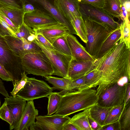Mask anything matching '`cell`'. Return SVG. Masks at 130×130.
<instances>
[{
    "instance_id": "obj_41",
    "label": "cell",
    "mask_w": 130,
    "mask_h": 130,
    "mask_svg": "<svg viewBox=\"0 0 130 130\" xmlns=\"http://www.w3.org/2000/svg\"><path fill=\"white\" fill-rule=\"evenodd\" d=\"M0 78L4 80L12 81V80L10 76L6 69L0 63Z\"/></svg>"
},
{
    "instance_id": "obj_28",
    "label": "cell",
    "mask_w": 130,
    "mask_h": 130,
    "mask_svg": "<svg viewBox=\"0 0 130 130\" xmlns=\"http://www.w3.org/2000/svg\"><path fill=\"white\" fill-rule=\"evenodd\" d=\"M129 16L127 15L125 19L120 25L121 33L120 41L124 42L129 48H130Z\"/></svg>"
},
{
    "instance_id": "obj_44",
    "label": "cell",
    "mask_w": 130,
    "mask_h": 130,
    "mask_svg": "<svg viewBox=\"0 0 130 130\" xmlns=\"http://www.w3.org/2000/svg\"><path fill=\"white\" fill-rule=\"evenodd\" d=\"M22 8L25 13H29L33 12L35 8L34 6L30 4H25L24 1L22 2Z\"/></svg>"
},
{
    "instance_id": "obj_5",
    "label": "cell",
    "mask_w": 130,
    "mask_h": 130,
    "mask_svg": "<svg viewBox=\"0 0 130 130\" xmlns=\"http://www.w3.org/2000/svg\"><path fill=\"white\" fill-rule=\"evenodd\" d=\"M83 20L87 31V41L86 43L85 49L95 59L103 43L111 32L96 22L88 19Z\"/></svg>"
},
{
    "instance_id": "obj_54",
    "label": "cell",
    "mask_w": 130,
    "mask_h": 130,
    "mask_svg": "<svg viewBox=\"0 0 130 130\" xmlns=\"http://www.w3.org/2000/svg\"><path fill=\"white\" fill-rule=\"evenodd\" d=\"M0 104H1V102H0Z\"/></svg>"
},
{
    "instance_id": "obj_46",
    "label": "cell",
    "mask_w": 130,
    "mask_h": 130,
    "mask_svg": "<svg viewBox=\"0 0 130 130\" xmlns=\"http://www.w3.org/2000/svg\"><path fill=\"white\" fill-rule=\"evenodd\" d=\"M62 130H78V129L73 124L68 122L63 125Z\"/></svg>"
},
{
    "instance_id": "obj_24",
    "label": "cell",
    "mask_w": 130,
    "mask_h": 130,
    "mask_svg": "<svg viewBox=\"0 0 130 130\" xmlns=\"http://www.w3.org/2000/svg\"><path fill=\"white\" fill-rule=\"evenodd\" d=\"M102 8L113 18H116L120 20L122 4L119 0H104Z\"/></svg>"
},
{
    "instance_id": "obj_45",
    "label": "cell",
    "mask_w": 130,
    "mask_h": 130,
    "mask_svg": "<svg viewBox=\"0 0 130 130\" xmlns=\"http://www.w3.org/2000/svg\"><path fill=\"white\" fill-rule=\"evenodd\" d=\"M88 120L89 124L92 130H100L102 127L90 116L88 118Z\"/></svg>"
},
{
    "instance_id": "obj_10",
    "label": "cell",
    "mask_w": 130,
    "mask_h": 130,
    "mask_svg": "<svg viewBox=\"0 0 130 130\" xmlns=\"http://www.w3.org/2000/svg\"><path fill=\"white\" fill-rule=\"evenodd\" d=\"M71 118L55 114L50 116H38L36 121L29 128L31 130H62L63 125L68 122Z\"/></svg>"
},
{
    "instance_id": "obj_27",
    "label": "cell",
    "mask_w": 130,
    "mask_h": 130,
    "mask_svg": "<svg viewBox=\"0 0 130 130\" xmlns=\"http://www.w3.org/2000/svg\"><path fill=\"white\" fill-rule=\"evenodd\" d=\"M67 35L60 37L52 44L54 50L64 54L72 57L70 49L66 39Z\"/></svg>"
},
{
    "instance_id": "obj_3",
    "label": "cell",
    "mask_w": 130,
    "mask_h": 130,
    "mask_svg": "<svg viewBox=\"0 0 130 130\" xmlns=\"http://www.w3.org/2000/svg\"><path fill=\"white\" fill-rule=\"evenodd\" d=\"M0 63L10 76L13 86L21 79L24 72L21 58L12 50L3 36L0 35Z\"/></svg>"
},
{
    "instance_id": "obj_13",
    "label": "cell",
    "mask_w": 130,
    "mask_h": 130,
    "mask_svg": "<svg viewBox=\"0 0 130 130\" xmlns=\"http://www.w3.org/2000/svg\"><path fill=\"white\" fill-rule=\"evenodd\" d=\"M79 0H54V5L68 21L82 17L79 11Z\"/></svg>"
},
{
    "instance_id": "obj_15",
    "label": "cell",
    "mask_w": 130,
    "mask_h": 130,
    "mask_svg": "<svg viewBox=\"0 0 130 130\" xmlns=\"http://www.w3.org/2000/svg\"><path fill=\"white\" fill-rule=\"evenodd\" d=\"M32 29L36 35L38 34H41L52 44L60 37L70 33L67 28L59 23Z\"/></svg>"
},
{
    "instance_id": "obj_23",
    "label": "cell",
    "mask_w": 130,
    "mask_h": 130,
    "mask_svg": "<svg viewBox=\"0 0 130 130\" xmlns=\"http://www.w3.org/2000/svg\"><path fill=\"white\" fill-rule=\"evenodd\" d=\"M121 36L119 26L112 31L107 37L102 45L96 58L101 57L109 50L117 41L120 39Z\"/></svg>"
},
{
    "instance_id": "obj_51",
    "label": "cell",
    "mask_w": 130,
    "mask_h": 130,
    "mask_svg": "<svg viewBox=\"0 0 130 130\" xmlns=\"http://www.w3.org/2000/svg\"><path fill=\"white\" fill-rule=\"evenodd\" d=\"M0 35L2 36H5L4 34L1 30L0 28Z\"/></svg>"
},
{
    "instance_id": "obj_11",
    "label": "cell",
    "mask_w": 130,
    "mask_h": 130,
    "mask_svg": "<svg viewBox=\"0 0 130 130\" xmlns=\"http://www.w3.org/2000/svg\"><path fill=\"white\" fill-rule=\"evenodd\" d=\"M3 36L12 50L21 58L27 54L42 51L40 46L34 41L29 42L24 38L19 39L10 36Z\"/></svg>"
},
{
    "instance_id": "obj_9",
    "label": "cell",
    "mask_w": 130,
    "mask_h": 130,
    "mask_svg": "<svg viewBox=\"0 0 130 130\" xmlns=\"http://www.w3.org/2000/svg\"><path fill=\"white\" fill-rule=\"evenodd\" d=\"M126 84L121 86L117 82L110 85L97 96V105L108 108L123 104Z\"/></svg>"
},
{
    "instance_id": "obj_39",
    "label": "cell",
    "mask_w": 130,
    "mask_h": 130,
    "mask_svg": "<svg viewBox=\"0 0 130 130\" xmlns=\"http://www.w3.org/2000/svg\"><path fill=\"white\" fill-rule=\"evenodd\" d=\"M0 3L19 8H22V3L20 0H0Z\"/></svg>"
},
{
    "instance_id": "obj_48",
    "label": "cell",
    "mask_w": 130,
    "mask_h": 130,
    "mask_svg": "<svg viewBox=\"0 0 130 130\" xmlns=\"http://www.w3.org/2000/svg\"><path fill=\"white\" fill-rule=\"evenodd\" d=\"M0 93L6 98L10 96L7 92L5 89L3 84L0 82Z\"/></svg>"
},
{
    "instance_id": "obj_50",
    "label": "cell",
    "mask_w": 130,
    "mask_h": 130,
    "mask_svg": "<svg viewBox=\"0 0 130 130\" xmlns=\"http://www.w3.org/2000/svg\"><path fill=\"white\" fill-rule=\"evenodd\" d=\"M128 0H119L120 2L122 5H123V3L126 1Z\"/></svg>"
},
{
    "instance_id": "obj_17",
    "label": "cell",
    "mask_w": 130,
    "mask_h": 130,
    "mask_svg": "<svg viewBox=\"0 0 130 130\" xmlns=\"http://www.w3.org/2000/svg\"><path fill=\"white\" fill-rule=\"evenodd\" d=\"M92 61H77L72 58L68 72L67 78L72 80L85 75L91 71Z\"/></svg>"
},
{
    "instance_id": "obj_19",
    "label": "cell",
    "mask_w": 130,
    "mask_h": 130,
    "mask_svg": "<svg viewBox=\"0 0 130 130\" xmlns=\"http://www.w3.org/2000/svg\"><path fill=\"white\" fill-rule=\"evenodd\" d=\"M35 0L41 5L57 21L66 27L70 34L77 35L76 32L71 22L63 16L54 5L47 0Z\"/></svg>"
},
{
    "instance_id": "obj_4",
    "label": "cell",
    "mask_w": 130,
    "mask_h": 130,
    "mask_svg": "<svg viewBox=\"0 0 130 130\" xmlns=\"http://www.w3.org/2000/svg\"><path fill=\"white\" fill-rule=\"evenodd\" d=\"M22 69L27 74L45 77L53 75L51 62L42 52L26 54L21 58Z\"/></svg>"
},
{
    "instance_id": "obj_12",
    "label": "cell",
    "mask_w": 130,
    "mask_h": 130,
    "mask_svg": "<svg viewBox=\"0 0 130 130\" xmlns=\"http://www.w3.org/2000/svg\"><path fill=\"white\" fill-rule=\"evenodd\" d=\"M23 23L28 26L33 28H38L59 22L51 15L37 8L29 13H25Z\"/></svg>"
},
{
    "instance_id": "obj_55",
    "label": "cell",
    "mask_w": 130,
    "mask_h": 130,
    "mask_svg": "<svg viewBox=\"0 0 130 130\" xmlns=\"http://www.w3.org/2000/svg\"><path fill=\"white\" fill-rule=\"evenodd\" d=\"M0 119H1V118H0Z\"/></svg>"
},
{
    "instance_id": "obj_1",
    "label": "cell",
    "mask_w": 130,
    "mask_h": 130,
    "mask_svg": "<svg viewBox=\"0 0 130 130\" xmlns=\"http://www.w3.org/2000/svg\"><path fill=\"white\" fill-rule=\"evenodd\" d=\"M120 39L102 56L92 61L91 71L97 78V96L111 84L124 77L130 80V48Z\"/></svg>"
},
{
    "instance_id": "obj_20",
    "label": "cell",
    "mask_w": 130,
    "mask_h": 130,
    "mask_svg": "<svg viewBox=\"0 0 130 130\" xmlns=\"http://www.w3.org/2000/svg\"><path fill=\"white\" fill-rule=\"evenodd\" d=\"M0 10L18 28L23 23L25 14L22 8H19L0 3Z\"/></svg>"
},
{
    "instance_id": "obj_52",
    "label": "cell",
    "mask_w": 130,
    "mask_h": 130,
    "mask_svg": "<svg viewBox=\"0 0 130 130\" xmlns=\"http://www.w3.org/2000/svg\"><path fill=\"white\" fill-rule=\"evenodd\" d=\"M0 82L2 83H3L2 82V80L1 79H0Z\"/></svg>"
},
{
    "instance_id": "obj_7",
    "label": "cell",
    "mask_w": 130,
    "mask_h": 130,
    "mask_svg": "<svg viewBox=\"0 0 130 130\" xmlns=\"http://www.w3.org/2000/svg\"><path fill=\"white\" fill-rule=\"evenodd\" d=\"M53 90L44 81L35 78L28 77L24 86L17 93L16 96L26 101L47 97Z\"/></svg>"
},
{
    "instance_id": "obj_36",
    "label": "cell",
    "mask_w": 130,
    "mask_h": 130,
    "mask_svg": "<svg viewBox=\"0 0 130 130\" xmlns=\"http://www.w3.org/2000/svg\"><path fill=\"white\" fill-rule=\"evenodd\" d=\"M0 28L5 36H10L17 37L15 32L11 27L0 17Z\"/></svg>"
},
{
    "instance_id": "obj_18",
    "label": "cell",
    "mask_w": 130,
    "mask_h": 130,
    "mask_svg": "<svg viewBox=\"0 0 130 130\" xmlns=\"http://www.w3.org/2000/svg\"><path fill=\"white\" fill-rule=\"evenodd\" d=\"M38 111L34 106L33 100L28 101L21 120L14 130H28L35 123Z\"/></svg>"
},
{
    "instance_id": "obj_26",
    "label": "cell",
    "mask_w": 130,
    "mask_h": 130,
    "mask_svg": "<svg viewBox=\"0 0 130 130\" xmlns=\"http://www.w3.org/2000/svg\"><path fill=\"white\" fill-rule=\"evenodd\" d=\"M44 77L45 80L53 85V90H59L61 91V92L64 91L68 89L71 80L66 78H59L50 75L46 76Z\"/></svg>"
},
{
    "instance_id": "obj_14",
    "label": "cell",
    "mask_w": 130,
    "mask_h": 130,
    "mask_svg": "<svg viewBox=\"0 0 130 130\" xmlns=\"http://www.w3.org/2000/svg\"><path fill=\"white\" fill-rule=\"evenodd\" d=\"M5 101L12 115L13 121L9 129H14L20 122L24 111L26 101L16 96H11L5 98Z\"/></svg>"
},
{
    "instance_id": "obj_8",
    "label": "cell",
    "mask_w": 130,
    "mask_h": 130,
    "mask_svg": "<svg viewBox=\"0 0 130 130\" xmlns=\"http://www.w3.org/2000/svg\"><path fill=\"white\" fill-rule=\"evenodd\" d=\"M34 41L40 46L51 62L54 69L53 75L68 78V69L72 57L47 48L36 39Z\"/></svg>"
},
{
    "instance_id": "obj_37",
    "label": "cell",
    "mask_w": 130,
    "mask_h": 130,
    "mask_svg": "<svg viewBox=\"0 0 130 130\" xmlns=\"http://www.w3.org/2000/svg\"><path fill=\"white\" fill-rule=\"evenodd\" d=\"M35 39L46 48L54 50L52 44L41 34H38L36 35Z\"/></svg>"
},
{
    "instance_id": "obj_2",
    "label": "cell",
    "mask_w": 130,
    "mask_h": 130,
    "mask_svg": "<svg viewBox=\"0 0 130 130\" xmlns=\"http://www.w3.org/2000/svg\"><path fill=\"white\" fill-rule=\"evenodd\" d=\"M96 91L89 88L61 95L55 114L63 117L89 109L97 104Z\"/></svg>"
},
{
    "instance_id": "obj_25",
    "label": "cell",
    "mask_w": 130,
    "mask_h": 130,
    "mask_svg": "<svg viewBox=\"0 0 130 130\" xmlns=\"http://www.w3.org/2000/svg\"><path fill=\"white\" fill-rule=\"evenodd\" d=\"M77 33V35L85 43L87 41V31L84 20L82 17H74L71 21Z\"/></svg>"
},
{
    "instance_id": "obj_53",
    "label": "cell",
    "mask_w": 130,
    "mask_h": 130,
    "mask_svg": "<svg viewBox=\"0 0 130 130\" xmlns=\"http://www.w3.org/2000/svg\"><path fill=\"white\" fill-rule=\"evenodd\" d=\"M20 1L21 2L24 1V0H20Z\"/></svg>"
},
{
    "instance_id": "obj_40",
    "label": "cell",
    "mask_w": 130,
    "mask_h": 130,
    "mask_svg": "<svg viewBox=\"0 0 130 130\" xmlns=\"http://www.w3.org/2000/svg\"><path fill=\"white\" fill-rule=\"evenodd\" d=\"M100 130H120L118 120L103 126Z\"/></svg>"
},
{
    "instance_id": "obj_22",
    "label": "cell",
    "mask_w": 130,
    "mask_h": 130,
    "mask_svg": "<svg viewBox=\"0 0 130 130\" xmlns=\"http://www.w3.org/2000/svg\"><path fill=\"white\" fill-rule=\"evenodd\" d=\"M112 107L106 108L96 105L89 108L90 116L102 127Z\"/></svg>"
},
{
    "instance_id": "obj_31",
    "label": "cell",
    "mask_w": 130,
    "mask_h": 130,
    "mask_svg": "<svg viewBox=\"0 0 130 130\" xmlns=\"http://www.w3.org/2000/svg\"><path fill=\"white\" fill-rule=\"evenodd\" d=\"M47 97L48 99L47 115H50L57 111L61 95L58 92H52Z\"/></svg>"
},
{
    "instance_id": "obj_43",
    "label": "cell",
    "mask_w": 130,
    "mask_h": 130,
    "mask_svg": "<svg viewBox=\"0 0 130 130\" xmlns=\"http://www.w3.org/2000/svg\"><path fill=\"white\" fill-rule=\"evenodd\" d=\"M130 83L128 82L126 84L125 91L124 96V106L130 103Z\"/></svg>"
},
{
    "instance_id": "obj_33",
    "label": "cell",
    "mask_w": 130,
    "mask_h": 130,
    "mask_svg": "<svg viewBox=\"0 0 130 130\" xmlns=\"http://www.w3.org/2000/svg\"><path fill=\"white\" fill-rule=\"evenodd\" d=\"M0 118L7 122L10 125H11L13 122L12 117L5 101L0 107Z\"/></svg>"
},
{
    "instance_id": "obj_34",
    "label": "cell",
    "mask_w": 130,
    "mask_h": 130,
    "mask_svg": "<svg viewBox=\"0 0 130 130\" xmlns=\"http://www.w3.org/2000/svg\"><path fill=\"white\" fill-rule=\"evenodd\" d=\"M28 78L25 72L24 71L22 74L21 79L18 81L13 86V89L10 92L12 96L14 97L16 96L17 93L25 85L27 81Z\"/></svg>"
},
{
    "instance_id": "obj_42",
    "label": "cell",
    "mask_w": 130,
    "mask_h": 130,
    "mask_svg": "<svg viewBox=\"0 0 130 130\" xmlns=\"http://www.w3.org/2000/svg\"><path fill=\"white\" fill-rule=\"evenodd\" d=\"M0 17L9 25L15 33L17 31L18 28L0 10Z\"/></svg>"
},
{
    "instance_id": "obj_29",
    "label": "cell",
    "mask_w": 130,
    "mask_h": 130,
    "mask_svg": "<svg viewBox=\"0 0 130 130\" xmlns=\"http://www.w3.org/2000/svg\"><path fill=\"white\" fill-rule=\"evenodd\" d=\"M118 121L120 130H130V103L124 106Z\"/></svg>"
},
{
    "instance_id": "obj_30",
    "label": "cell",
    "mask_w": 130,
    "mask_h": 130,
    "mask_svg": "<svg viewBox=\"0 0 130 130\" xmlns=\"http://www.w3.org/2000/svg\"><path fill=\"white\" fill-rule=\"evenodd\" d=\"M124 107L122 104L113 107L110 110L103 126L118 120Z\"/></svg>"
},
{
    "instance_id": "obj_35",
    "label": "cell",
    "mask_w": 130,
    "mask_h": 130,
    "mask_svg": "<svg viewBox=\"0 0 130 130\" xmlns=\"http://www.w3.org/2000/svg\"><path fill=\"white\" fill-rule=\"evenodd\" d=\"M85 80L86 84L89 88L96 87L97 80L94 70L91 71L85 75Z\"/></svg>"
},
{
    "instance_id": "obj_47",
    "label": "cell",
    "mask_w": 130,
    "mask_h": 130,
    "mask_svg": "<svg viewBox=\"0 0 130 130\" xmlns=\"http://www.w3.org/2000/svg\"><path fill=\"white\" fill-rule=\"evenodd\" d=\"M127 15H130V12L126 11L125 7L123 5L121 7V13L120 15V19L122 21L125 20Z\"/></svg>"
},
{
    "instance_id": "obj_38",
    "label": "cell",
    "mask_w": 130,
    "mask_h": 130,
    "mask_svg": "<svg viewBox=\"0 0 130 130\" xmlns=\"http://www.w3.org/2000/svg\"><path fill=\"white\" fill-rule=\"evenodd\" d=\"M80 3L92 5L102 8L104 5V0H79Z\"/></svg>"
},
{
    "instance_id": "obj_21",
    "label": "cell",
    "mask_w": 130,
    "mask_h": 130,
    "mask_svg": "<svg viewBox=\"0 0 130 130\" xmlns=\"http://www.w3.org/2000/svg\"><path fill=\"white\" fill-rule=\"evenodd\" d=\"M89 108L75 115L68 121L74 125L78 130H92L89 124Z\"/></svg>"
},
{
    "instance_id": "obj_6",
    "label": "cell",
    "mask_w": 130,
    "mask_h": 130,
    "mask_svg": "<svg viewBox=\"0 0 130 130\" xmlns=\"http://www.w3.org/2000/svg\"><path fill=\"white\" fill-rule=\"evenodd\" d=\"M79 11L83 19H86L99 23L111 32L120 26L118 22L102 8L89 4L80 3Z\"/></svg>"
},
{
    "instance_id": "obj_16",
    "label": "cell",
    "mask_w": 130,
    "mask_h": 130,
    "mask_svg": "<svg viewBox=\"0 0 130 130\" xmlns=\"http://www.w3.org/2000/svg\"><path fill=\"white\" fill-rule=\"evenodd\" d=\"M66 39L70 49L72 58L78 61H93L95 59L90 55L73 34H69Z\"/></svg>"
},
{
    "instance_id": "obj_49",
    "label": "cell",
    "mask_w": 130,
    "mask_h": 130,
    "mask_svg": "<svg viewBox=\"0 0 130 130\" xmlns=\"http://www.w3.org/2000/svg\"><path fill=\"white\" fill-rule=\"evenodd\" d=\"M123 5L125 7V9L128 12H130V1L128 0L125 1Z\"/></svg>"
},
{
    "instance_id": "obj_32",
    "label": "cell",
    "mask_w": 130,
    "mask_h": 130,
    "mask_svg": "<svg viewBox=\"0 0 130 130\" xmlns=\"http://www.w3.org/2000/svg\"><path fill=\"white\" fill-rule=\"evenodd\" d=\"M35 33L31 28L28 26L24 23L19 27L15 33L17 37L19 38H24L27 40L28 37L31 34Z\"/></svg>"
}]
</instances>
